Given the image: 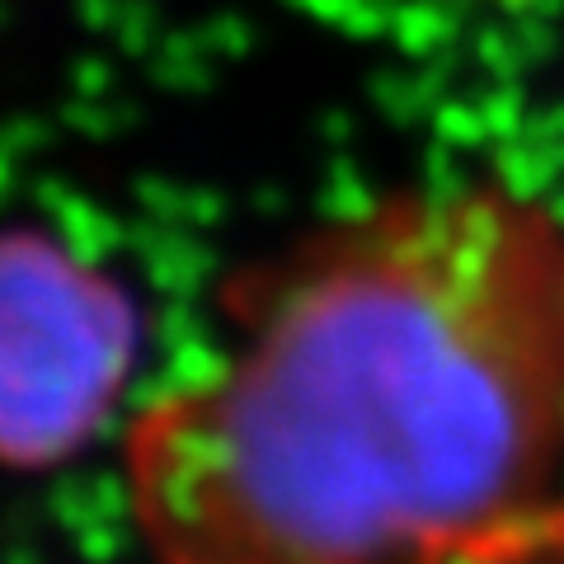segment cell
<instances>
[{"label":"cell","instance_id":"cell-1","mask_svg":"<svg viewBox=\"0 0 564 564\" xmlns=\"http://www.w3.org/2000/svg\"><path fill=\"white\" fill-rule=\"evenodd\" d=\"M151 564L564 560V221L513 184L362 203L263 263L137 410Z\"/></svg>","mask_w":564,"mask_h":564},{"label":"cell","instance_id":"cell-2","mask_svg":"<svg viewBox=\"0 0 564 564\" xmlns=\"http://www.w3.org/2000/svg\"><path fill=\"white\" fill-rule=\"evenodd\" d=\"M141 321L104 263L39 226H0V466L47 470L109 429Z\"/></svg>","mask_w":564,"mask_h":564}]
</instances>
